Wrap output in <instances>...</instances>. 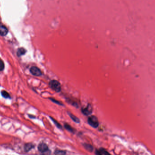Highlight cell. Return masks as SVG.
<instances>
[{"mask_svg": "<svg viewBox=\"0 0 155 155\" xmlns=\"http://www.w3.org/2000/svg\"><path fill=\"white\" fill-rule=\"evenodd\" d=\"M50 99L52 101H53L54 103H55L58 104L60 105H63V104L62 103H60V101L57 100L56 99H52V98H50Z\"/></svg>", "mask_w": 155, "mask_h": 155, "instance_id": "cell-17", "label": "cell"}, {"mask_svg": "<svg viewBox=\"0 0 155 155\" xmlns=\"http://www.w3.org/2000/svg\"><path fill=\"white\" fill-rule=\"evenodd\" d=\"M26 50L23 48H20L18 51H17V55L18 56H21L25 55L26 54Z\"/></svg>", "mask_w": 155, "mask_h": 155, "instance_id": "cell-9", "label": "cell"}, {"mask_svg": "<svg viewBox=\"0 0 155 155\" xmlns=\"http://www.w3.org/2000/svg\"><path fill=\"white\" fill-rule=\"evenodd\" d=\"M89 124L94 128H97L99 126V122L97 117L95 116H89L88 119Z\"/></svg>", "mask_w": 155, "mask_h": 155, "instance_id": "cell-2", "label": "cell"}, {"mask_svg": "<svg viewBox=\"0 0 155 155\" xmlns=\"http://www.w3.org/2000/svg\"><path fill=\"white\" fill-rule=\"evenodd\" d=\"M69 115L70 117L71 118V119H72V120H73L74 122H76V123H78L80 122V120H79V119L77 117H76L75 116L73 115V114H72V113H69Z\"/></svg>", "mask_w": 155, "mask_h": 155, "instance_id": "cell-10", "label": "cell"}, {"mask_svg": "<svg viewBox=\"0 0 155 155\" xmlns=\"http://www.w3.org/2000/svg\"><path fill=\"white\" fill-rule=\"evenodd\" d=\"M38 149L39 152L44 154L47 153L49 151V147L44 142H42L39 144V146H38Z\"/></svg>", "mask_w": 155, "mask_h": 155, "instance_id": "cell-3", "label": "cell"}, {"mask_svg": "<svg viewBox=\"0 0 155 155\" xmlns=\"http://www.w3.org/2000/svg\"><path fill=\"white\" fill-rule=\"evenodd\" d=\"M4 69V64L2 60H0V71H2Z\"/></svg>", "mask_w": 155, "mask_h": 155, "instance_id": "cell-16", "label": "cell"}, {"mask_svg": "<svg viewBox=\"0 0 155 155\" xmlns=\"http://www.w3.org/2000/svg\"><path fill=\"white\" fill-rule=\"evenodd\" d=\"M1 95L6 99H8V98H10V96L9 94L6 91L3 90L1 92Z\"/></svg>", "mask_w": 155, "mask_h": 155, "instance_id": "cell-13", "label": "cell"}, {"mask_svg": "<svg viewBox=\"0 0 155 155\" xmlns=\"http://www.w3.org/2000/svg\"><path fill=\"white\" fill-rule=\"evenodd\" d=\"M34 146L31 143H27L26 144L25 146V150L26 152L31 150L33 148H34Z\"/></svg>", "mask_w": 155, "mask_h": 155, "instance_id": "cell-8", "label": "cell"}, {"mask_svg": "<svg viewBox=\"0 0 155 155\" xmlns=\"http://www.w3.org/2000/svg\"><path fill=\"white\" fill-rule=\"evenodd\" d=\"M84 146L85 148V149H87L88 151H92L93 150V146H91L89 144H84Z\"/></svg>", "mask_w": 155, "mask_h": 155, "instance_id": "cell-14", "label": "cell"}, {"mask_svg": "<svg viewBox=\"0 0 155 155\" xmlns=\"http://www.w3.org/2000/svg\"><path fill=\"white\" fill-rule=\"evenodd\" d=\"M65 129H67L68 131H69V132H71V133H73L74 132V129L70 125L67 124V123H65Z\"/></svg>", "mask_w": 155, "mask_h": 155, "instance_id": "cell-12", "label": "cell"}, {"mask_svg": "<svg viewBox=\"0 0 155 155\" xmlns=\"http://www.w3.org/2000/svg\"><path fill=\"white\" fill-rule=\"evenodd\" d=\"M54 153L55 155H65L66 154V152L63 150L57 149L55 151Z\"/></svg>", "mask_w": 155, "mask_h": 155, "instance_id": "cell-11", "label": "cell"}, {"mask_svg": "<svg viewBox=\"0 0 155 155\" xmlns=\"http://www.w3.org/2000/svg\"><path fill=\"white\" fill-rule=\"evenodd\" d=\"M96 154L97 155H111L107 151H106L104 149H101L99 151H98L96 152Z\"/></svg>", "mask_w": 155, "mask_h": 155, "instance_id": "cell-7", "label": "cell"}, {"mask_svg": "<svg viewBox=\"0 0 155 155\" xmlns=\"http://www.w3.org/2000/svg\"><path fill=\"white\" fill-rule=\"evenodd\" d=\"M8 32L7 28L4 26H0V35L4 36L7 34Z\"/></svg>", "mask_w": 155, "mask_h": 155, "instance_id": "cell-6", "label": "cell"}, {"mask_svg": "<svg viewBox=\"0 0 155 155\" xmlns=\"http://www.w3.org/2000/svg\"><path fill=\"white\" fill-rule=\"evenodd\" d=\"M49 85L53 90L56 92H60L61 90L60 83L58 81L53 80L49 83Z\"/></svg>", "mask_w": 155, "mask_h": 155, "instance_id": "cell-1", "label": "cell"}, {"mask_svg": "<svg viewBox=\"0 0 155 155\" xmlns=\"http://www.w3.org/2000/svg\"><path fill=\"white\" fill-rule=\"evenodd\" d=\"M82 112L86 116H88L91 114L93 112V109L90 104H88L86 107L83 108Z\"/></svg>", "mask_w": 155, "mask_h": 155, "instance_id": "cell-4", "label": "cell"}, {"mask_svg": "<svg viewBox=\"0 0 155 155\" xmlns=\"http://www.w3.org/2000/svg\"><path fill=\"white\" fill-rule=\"evenodd\" d=\"M31 73L35 76H39L41 75L42 73L40 70L36 67H32L30 69Z\"/></svg>", "mask_w": 155, "mask_h": 155, "instance_id": "cell-5", "label": "cell"}, {"mask_svg": "<svg viewBox=\"0 0 155 155\" xmlns=\"http://www.w3.org/2000/svg\"><path fill=\"white\" fill-rule=\"evenodd\" d=\"M51 118L52 120L55 123V124L56 125V126H57L58 127H59V128H61L62 127V126H61V125H60V124L59 123H58V122H57V121L55 120L53 118H52V117H51Z\"/></svg>", "mask_w": 155, "mask_h": 155, "instance_id": "cell-15", "label": "cell"}]
</instances>
